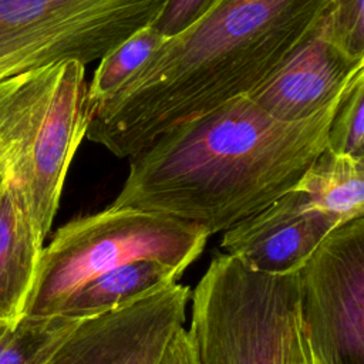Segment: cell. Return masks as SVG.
<instances>
[{
    "mask_svg": "<svg viewBox=\"0 0 364 364\" xmlns=\"http://www.w3.org/2000/svg\"><path fill=\"white\" fill-rule=\"evenodd\" d=\"M343 95L296 122L243 95L175 124L129 156L111 206L173 216L209 236L225 232L294 188L326 149Z\"/></svg>",
    "mask_w": 364,
    "mask_h": 364,
    "instance_id": "1",
    "label": "cell"
},
{
    "mask_svg": "<svg viewBox=\"0 0 364 364\" xmlns=\"http://www.w3.org/2000/svg\"><path fill=\"white\" fill-rule=\"evenodd\" d=\"M331 0H215L90 115L85 136L129 158L186 119L247 95L310 34Z\"/></svg>",
    "mask_w": 364,
    "mask_h": 364,
    "instance_id": "2",
    "label": "cell"
},
{
    "mask_svg": "<svg viewBox=\"0 0 364 364\" xmlns=\"http://www.w3.org/2000/svg\"><path fill=\"white\" fill-rule=\"evenodd\" d=\"M85 65L58 61L0 80V172L41 240L87 134Z\"/></svg>",
    "mask_w": 364,
    "mask_h": 364,
    "instance_id": "3",
    "label": "cell"
},
{
    "mask_svg": "<svg viewBox=\"0 0 364 364\" xmlns=\"http://www.w3.org/2000/svg\"><path fill=\"white\" fill-rule=\"evenodd\" d=\"M208 237L195 223L129 206L75 218L43 246L23 316H58L85 283L135 260H156L183 273Z\"/></svg>",
    "mask_w": 364,
    "mask_h": 364,
    "instance_id": "4",
    "label": "cell"
},
{
    "mask_svg": "<svg viewBox=\"0 0 364 364\" xmlns=\"http://www.w3.org/2000/svg\"><path fill=\"white\" fill-rule=\"evenodd\" d=\"M191 299L196 364H286L299 318L296 274L257 273L219 253Z\"/></svg>",
    "mask_w": 364,
    "mask_h": 364,
    "instance_id": "5",
    "label": "cell"
},
{
    "mask_svg": "<svg viewBox=\"0 0 364 364\" xmlns=\"http://www.w3.org/2000/svg\"><path fill=\"white\" fill-rule=\"evenodd\" d=\"M165 0H0V61L27 57L37 67L101 60L142 27Z\"/></svg>",
    "mask_w": 364,
    "mask_h": 364,
    "instance_id": "6",
    "label": "cell"
},
{
    "mask_svg": "<svg viewBox=\"0 0 364 364\" xmlns=\"http://www.w3.org/2000/svg\"><path fill=\"white\" fill-rule=\"evenodd\" d=\"M296 276L299 318L321 364H364V218L334 228Z\"/></svg>",
    "mask_w": 364,
    "mask_h": 364,
    "instance_id": "7",
    "label": "cell"
},
{
    "mask_svg": "<svg viewBox=\"0 0 364 364\" xmlns=\"http://www.w3.org/2000/svg\"><path fill=\"white\" fill-rule=\"evenodd\" d=\"M191 289L172 284L81 321L48 364H159L186 318Z\"/></svg>",
    "mask_w": 364,
    "mask_h": 364,
    "instance_id": "8",
    "label": "cell"
},
{
    "mask_svg": "<svg viewBox=\"0 0 364 364\" xmlns=\"http://www.w3.org/2000/svg\"><path fill=\"white\" fill-rule=\"evenodd\" d=\"M337 225L291 189L223 232L222 253L269 276L296 274Z\"/></svg>",
    "mask_w": 364,
    "mask_h": 364,
    "instance_id": "9",
    "label": "cell"
},
{
    "mask_svg": "<svg viewBox=\"0 0 364 364\" xmlns=\"http://www.w3.org/2000/svg\"><path fill=\"white\" fill-rule=\"evenodd\" d=\"M361 70L364 58L351 57L336 46L320 20L291 54L246 97L270 117L296 122L340 98Z\"/></svg>",
    "mask_w": 364,
    "mask_h": 364,
    "instance_id": "10",
    "label": "cell"
},
{
    "mask_svg": "<svg viewBox=\"0 0 364 364\" xmlns=\"http://www.w3.org/2000/svg\"><path fill=\"white\" fill-rule=\"evenodd\" d=\"M43 246L6 181L0 189V321L23 316Z\"/></svg>",
    "mask_w": 364,
    "mask_h": 364,
    "instance_id": "11",
    "label": "cell"
},
{
    "mask_svg": "<svg viewBox=\"0 0 364 364\" xmlns=\"http://www.w3.org/2000/svg\"><path fill=\"white\" fill-rule=\"evenodd\" d=\"M182 274L156 260L127 263L80 287L65 301L58 316L78 321L95 318L178 283Z\"/></svg>",
    "mask_w": 364,
    "mask_h": 364,
    "instance_id": "12",
    "label": "cell"
},
{
    "mask_svg": "<svg viewBox=\"0 0 364 364\" xmlns=\"http://www.w3.org/2000/svg\"><path fill=\"white\" fill-rule=\"evenodd\" d=\"M293 189L337 226L364 218V159L324 149Z\"/></svg>",
    "mask_w": 364,
    "mask_h": 364,
    "instance_id": "13",
    "label": "cell"
},
{
    "mask_svg": "<svg viewBox=\"0 0 364 364\" xmlns=\"http://www.w3.org/2000/svg\"><path fill=\"white\" fill-rule=\"evenodd\" d=\"M80 323L64 316L0 321V364H48Z\"/></svg>",
    "mask_w": 364,
    "mask_h": 364,
    "instance_id": "14",
    "label": "cell"
},
{
    "mask_svg": "<svg viewBox=\"0 0 364 364\" xmlns=\"http://www.w3.org/2000/svg\"><path fill=\"white\" fill-rule=\"evenodd\" d=\"M165 38L151 26L142 27L101 60L87 87V98L91 111L101 102L115 95L122 85L155 54Z\"/></svg>",
    "mask_w": 364,
    "mask_h": 364,
    "instance_id": "15",
    "label": "cell"
},
{
    "mask_svg": "<svg viewBox=\"0 0 364 364\" xmlns=\"http://www.w3.org/2000/svg\"><path fill=\"white\" fill-rule=\"evenodd\" d=\"M326 149L364 159V70L354 77L337 107Z\"/></svg>",
    "mask_w": 364,
    "mask_h": 364,
    "instance_id": "16",
    "label": "cell"
},
{
    "mask_svg": "<svg viewBox=\"0 0 364 364\" xmlns=\"http://www.w3.org/2000/svg\"><path fill=\"white\" fill-rule=\"evenodd\" d=\"M321 21L336 46L351 57L364 58V0H331Z\"/></svg>",
    "mask_w": 364,
    "mask_h": 364,
    "instance_id": "17",
    "label": "cell"
},
{
    "mask_svg": "<svg viewBox=\"0 0 364 364\" xmlns=\"http://www.w3.org/2000/svg\"><path fill=\"white\" fill-rule=\"evenodd\" d=\"M215 0H165L151 27L165 40L185 31L198 21Z\"/></svg>",
    "mask_w": 364,
    "mask_h": 364,
    "instance_id": "18",
    "label": "cell"
},
{
    "mask_svg": "<svg viewBox=\"0 0 364 364\" xmlns=\"http://www.w3.org/2000/svg\"><path fill=\"white\" fill-rule=\"evenodd\" d=\"M286 364H321L310 343L306 330L300 323V318H297V323L290 338Z\"/></svg>",
    "mask_w": 364,
    "mask_h": 364,
    "instance_id": "19",
    "label": "cell"
},
{
    "mask_svg": "<svg viewBox=\"0 0 364 364\" xmlns=\"http://www.w3.org/2000/svg\"><path fill=\"white\" fill-rule=\"evenodd\" d=\"M159 364H196L192 341L185 327L176 331Z\"/></svg>",
    "mask_w": 364,
    "mask_h": 364,
    "instance_id": "20",
    "label": "cell"
},
{
    "mask_svg": "<svg viewBox=\"0 0 364 364\" xmlns=\"http://www.w3.org/2000/svg\"><path fill=\"white\" fill-rule=\"evenodd\" d=\"M37 68L36 63L27 57H11L0 61V80L7 78L10 75H16L24 73L27 70Z\"/></svg>",
    "mask_w": 364,
    "mask_h": 364,
    "instance_id": "21",
    "label": "cell"
},
{
    "mask_svg": "<svg viewBox=\"0 0 364 364\" xmlns=\"http://www.w3.org/2000/svg\"><path fill=\"white\" fill-rule=\"evenodd\" d=\"M4 182H6V179L3 178V175H1V172H0V189H1V186L4 185Z\"/></svg>",
    "mask_w": 364,
    "mask_h": 364,
    "instance_id": "22",
    "label": "cell"
}]
</instances>
